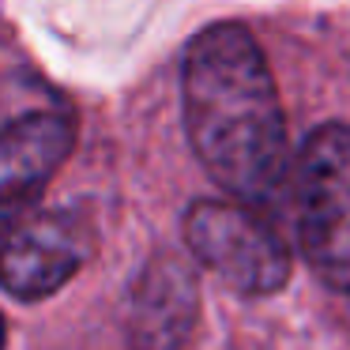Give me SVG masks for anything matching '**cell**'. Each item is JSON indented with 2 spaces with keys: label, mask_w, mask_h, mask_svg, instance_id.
Returning a JSON list of instances; mask_svg holds the SVG:
<instances>
[{
  "label": "cell",
  "mask_w": 350,
  "mask_h": 350,
  "mask_svg": "<svg viewBox=\"0 0 350 350\" xmlns=\"http://www.w3.org/2000/svg\"><path fill=\"white\" fill-rule=\"evenodd\" d=\"M196 324V279L174 256H154L132 297V342L139 350H181Z\"/></svg>",
  "instance_id": "cell-6"
},
{
  "label": "cell",
  "mask_w": 350,
  "mask_h": 350,
  "mask_svg": "<svg viewBox=\"0 0 350 350\" xmlns=\"http://www.w3.org/2000/svg\"><path fill=\"white\" fill-rule=\"evenodd\" d=\"M185 245L241 297L279 294L290 279V249L279 230L237 200H196L185 215Z\"/></svg>",
  "instance_id": "cell-3"
},
{
  "label": "cell",
  "mask_w": 350,
  "mask_h": 350,
  "mask_svg": "<svg viewBox=\"0 0 350 350\" xmlns=\"http://www.w3.org/2000/svg\"><path fill=\"white\" fill-rule=\"evenodd\" d=\"M72 144L76 121L61 109H38L0 129V230H12L42 196L72 154Z\"/></svg>",
  "instance_id": "cell-5"
},
{
  "label": "cell",
  "mask_w": 350,
  "mask_h": 350,
  "mask_svg": "<svg viewBox=\"0 0 350 350\" xmlns=\"http://www.w3.org/2000/svg\"><path fill=\"white\" fill-rule=\"evenodd\" d=\"M181 98L192 151L237 204H267L290 181L282 102L245 27L215 23L189 42Z\"/></svg>",
  "instance_id": "cell-1"
},
{
  "label": "cell",
  "mask_w": 350,
  "mask_h": 350,
  "mask_svg": "<svg viewBox=\"0 0 350 350\" xmlns=\"http://www.w3.org/2000/svg\"><path fill=\"white\" fill-rule=\"evenodd\" d=\"M91 245V226L76 211L19 219L0 241V286L19 301H42L87 264Z\"/></svg>",
  "instance_id": "cell-4"
},
{
  "label": "cell",
  "mask_w": 350,
  "mask_h": 350,
  "mask_svg": "<svg viewBox=\"0 0 350 350\" xmlns=\"http://www.w3.org/2000/svg\"><path fill=\"white\" fill-rule=\"evenodd\" d=\"M0 350H4V320H0Z\"/></svg>",
  "instance_id": "cell-7"
},
{
  "label": "cell",
  "mask_w": 350,
  "mask_h": 350,
  "mask_svg": "<svg viewBox=\"0 0 350 350\" xmlns=\"http://www.w3.org/2000/svg\"><path fill=\"white\" fill-rule=\"evenodd\" d=\"M297 249L317 279L350 294V129L324 124L305 139L294 170Z\"/></svg>",
  "instance_id": "cell-2"
}]
</instances>
